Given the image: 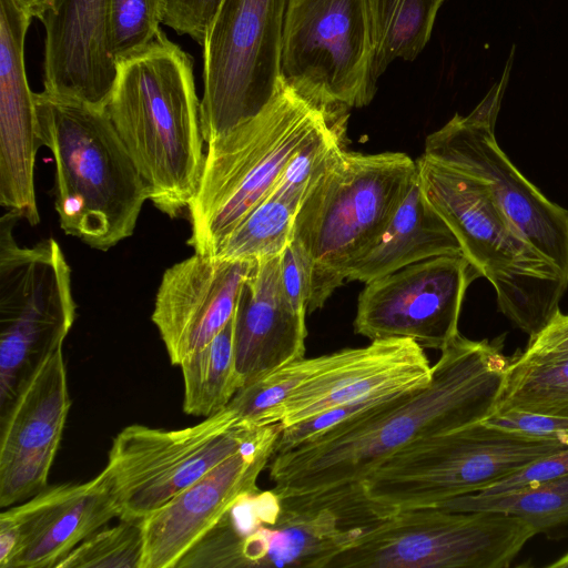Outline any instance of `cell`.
<instances>
[{
    "instance_id": "6da1fadb",
    "label": "cell",
    "mask_w": 568,
    "mask_h": 568,
    "mask_svg": "<svg viewBox=\"0 0 568 568\" xmlns=\"http://www.w3.org/2000/svg\"><path fill=\"white\" fill-rule=\"evenodd\" d=\"M440 352L425 385L275 454L267 466L272 490L281 498L344 497L408 445L491 416L513 359L503 343L459 334Z\"/></svg>"
},
{
    "instance_id": "7a4b0ae2",
    "label": "cell",
    "mask_w": 568,
    "mask_h": 568,
    "mask_svg": "<svg viewBox=\"0 0 568 568\" xmlns=\"http://www.w3.org/2000/svg\"><path fill=\"white\" fill-rule=\"evenodd\" d=\"M106 112L154 206L176 217L187 209L205 155L193 59L161 30L119 61Z\"/></svg>"
},
{
    "instance_id": "3957f363",
    "label": "cell",
    "mask_w": 568,
    "mask_h": 568,
    "mask_svg": "<svg viewBox=\"0 0 568 568\" xmlns=\"http://www.w3.org/2000/svg\"><path fill=\"white\" fill-rule=\"evenodd\" d=\"M349 108L320 89L281 75L253 118L207 143L187 211L194 253L220 242L271 192L290 160Z\"/></svg>"
},
{
    "instance_id": "277c9868",
    "label": "cell",
    "mask_w": 568,
    "mask_h": 568,
    "mask_svg": "<svg viewBox=\"0 0 568 568\" xmlns=\"http://www.w3.org/2000/svg\"><path fill=\"white\" fill-rule=\"evenodd\" d=\"M39 135L55 165L60 227L108 251L130 237L149 189L106 109L34 93Z\"/></svg>"
},
{
    "instance_id": "5b68a950",
    "label": "cell",
    "mask_w": 568,
    "mask_h": 568,
    "mask_svg": "<svg viewBox=\"0 0 568 568\" xmlns=\"http://www.w3.org/2000/svg\"><path fill=\"white\" fill-rule=\"evenodd\" d=\"M416 166L426 201L493 284L499 311L536 335L560 311L568 280L526 240L486 184L424 154Z\"/></svg>"
},
{
    "instance_id": "8992f818",
    "label": "cell",
    "mask_w": 568,
    "mask_h": 568,
    "mask_svg": "<svg viewBox=\"0 0 568 568\" xmlns=\"http://www.w3.org/2000/svg\"><path fill=\"white\" fill-rule=\"evenodd\" d=\"M416 173L405 153L344 149L313 183L293 234L312 266L307 314L323 307L344 283L346 266L382 235Z\"/></svg>"
},
{
    "instance_id": "52a82bcc",
    "label": "cell",
    "mask_w": 568,
    "mask_h": 568,
    "mask_svg": "<svg viewBox=\"0 0 568 568\" xmlns=\"http://www.w3.org/2000/svg\"><path fill=\"white\" fill-rule=\"evenodd\" d=\"M568 443L531 436L484 420L420 439L395 453L344 497L382 519L480 493Z\"/></svg>"
},
{
    "instance_id": "ba28073f",
    "label": "cell",
    "mask_w": 568,
    "mask_h": 568,
    "mask_svg": "<svg viewBox=\"0 0 568 568\" xmlns=\"http://www.w3.org/2000/svg\"><path fill=\"white\" fill-rule=\"evenodd\" d=\"M536 535L503 513L414 508L362 528L326 568H506Z\"/></svg>"
},
{
    "instance_id": "9c48e42d",
    "label": "cell",
    "mask_w": 568,
    "mask_h": 568,
    "mask_svg": "<svg viewBox=\"0 0 568 568\" xmlns=\"http://www.w3.org/2000/svg\"><path fill=\"white\" fill-rule=\"evenodd\" d=\"M7 211L0 221V408L11 403L39 362L63 344L75 318L71 268L48 237L20 246Z\"/></svg>"
},
{
    "instance_id": "30bf717a",
    "label": "cell",
    "mask_w": 568,
    "mask_h": 568,
    "mask_svg": "<svg viewBox=\"0 0 568 568\" xmlns=\"http://www.w3.org/2000/svg\"><path fill=\"white\" fill-rule=\"evenodd\" d=\"M261 427L240 422L227 406L180 429L124 427L113 438L101 471L114 496L119 519L142 520L162 508L240 450Z\"/></svg>"
},
{
    "instance_id": "8fae6325",
    "label": "cell",
    "mask_w": 568,
    "mask_h": 568,
    "mask_svg": "<svg viewBox=\"0 0 568 568\" xmlns=\"http://www.w3.org/2000/svg\"><path fill=\"white\" fill-rule=\"evenodd\" d=\"M287 1H221L202 45L206 143L253 118L273 97L282 75Z\"/></svg>"
},
{
    "instance_id": "7c38bea8",
    "label": "cell",
    "mask_w": 568,
    "mask_h": 568,
    "mask_svg": "<svg viewBox=\"0 0 568 568\" xmlns=\"http://www.w3.org/2000/svg\"><path fill=\"white\" fill-rule=\"evenodd\" d=\"M514 49L500 80L469 114H455L429 134L423 154L486 184L526 240L568 280V210L548 200L529 182L495 136Z\"/></svg>"
},
{
    "instance_id": "4fadbf2b",
    "label": "cell",
    "mask_w": 568,
    "mask_h": 568,
    "mask_svg": "<svg viewBox=\"0 0 568 568\" xmlns=\"http://www.w3.org/2000/svg\"><path fill=\"white\" fill-rule=\"evenodd\" d=\"M373 43L367 0H288L282 75L335 101L362 108L373 100Z\"/></svg>"
},
{
    "instance_id": "5bb4252c",
    "label": "cell",
    "mask_w": 568,
    "mask_h": 568,
    "mask_svg": "<svg viewBox=\"0 0 568 568\" xmlns=\"http://www.w3.org/2000/svg\"><path fill=\"white\" fill-rule=\"evenodd\" d=\"M481 277L464 254L440 255L366 283L358 295L354 332L371 341L408 338L442 351L460 333L469 284Z\"/></svg>"
},
{
    "instance_id": "9a60e30c",
    "label": "cell",
    "mask_w": 568,
    "mask_h": 568,
    "mask_svg": "<svg viewBox=\"0 0 568 568\" xmlns=\"http://www.w3.org/2000/svg\"><path fill=\"white\" fill-rule=\"evenodd\" d=\"M361 529L331 506L271 489L241 504L220 537L225 567L326 568Z\"/></svg>"
},
{
    "instance_id": "2e32d148",
    "label": "cell",
    "mask_w": 568,
    "mask_h": 568,
    "mask_svg": "<svg viewBox=\"0 0 568 568\" xmlns=\"http://www.w3.org/2000/svg\"><path fill=\"white\" fill-rule=\"evenodd\" d=\"M282 429L280 423L261 427L240 450L143 518L140 568L179 567L241 499L256 493Z\"/></svg>"
},
{
    "instance_id": "e0dca14e",
    "label": "cell",
    "mask_w": 568,
    "mask_h": 568,
    "mask_svg": "<svg viewBox=\"0 0 568 568\" xmlns=\"http://www.w3.org/2000/svg\"><path fill=\"white\" fill-rule=\"evenodd\" d=\"M71 407L63 344L51 349L1 412L0 506L47 487Z\"/></svg>"
},
{
    "instance_id": "ac0fdd59",
    "label": "cell",
    "mask_w": 568,
    "mask_h": 568,
    "mask_svg": "<svg viewBox=\"0 0 568 568\" xmlns=\"http://www.w3.org/2000/svg\"><path fill=\"white\" fill-rule=\"evenodd\" d=\"M119 509L102 473L85 483L44 487L0 515L1 568H57Z\"/></svg>"
},
{
    "instance_id": "d6986e66",
    "label": "cell",
    "mask_w": 568,
    "mask_h": 568,
    "mask_svg": "<svg viewBox=\"0 0 568 568\" xmlns=\"http://www.w3.org/2000/svg\"><path fill=\"white\" fill-rule=\"evenodd\" d=\"M432 365L424 348L408 338L327 354L325 364L303 382L264 420L283 428L376 392H406L425 385Z\"/></svg>"
},
{
    "instance_id": "ffe728a7",
    "label": "cell",
    "mask_w": 568,
    "mask_h": 568,
    "mask_svg": "<svg viewBox=\"0 0 568 568\" xmlns=\"http://www.w3.org/2000/svg\"><path fill=\"white\" fill-rule=\"evenodd\" d=\"M253 262L194 253L163 273L151 320L173 365L180 366L233 318Z\"/></svg>"
},
{
    "instance_id": "44dd1931",
    "label": "cell",
    "mask_w": 568,
    "mask_h": 568,
    "mask_svg": "<svg viewBox=\"0 0 568 568\" xmlns=\"http://www.w3.org/2000/svg\"><path fill=\"white\" fill-rule=\"evenodd\" d=\"M31 19L17 0H0V203L34 226L40 221L34 168L42 143L24 67Z\"/></svg>"
},
{
    "instance_id": "7402d4cb",
    "label": "cell",
    "mask_w": 568,
    "mask_h": 568,
    "mask_svg": "<svg viewBox=\"0 0 568 568\" xmlns=\"http://www.w3.org/2000/svg\"><path fill=\"white\" fill-rule=\"evenodd\" d=\"M44 26V92L106 109L119 61L110 37L109 0H54Z\"/></svg>"
},
{
    "instance_id": "603a6c76",
    "label": "cell",
    "mask_w": 568,
    "mask_h": 568,
    "mask_svg": "<svg viewBox=\"0 0 568 568\" xmlns=\"http://www.w3.org/2000/svg\"><path fill=\"white\" fill-rule=\"evenodd\" d=\"M281 255L254 261L234 313V353L242 387L305 357L306 316L285 296Z\"/></svg>"
},
{
    "instance_id": "cb8c5ba5",
    "label": "cell",
    "mask_w": 568,
    "mask_h": 568,
    "mask_svg": "<svg viewBox=\"0 0 568 568\" xmlns=\"http://www.w3.org/2000/svg\"><path fill=\"white\" fill-rule=\"evenodd\" d=\"M460 253L454 233L426 201L416 173L385 231L346 266L344 278L368 283L419 261Z\"/></svg>"
},
{
    "instance_id": "d4e9b609",
    "label": "cell",
    "mask_w": 568,
    "mask_h": 568,
    "mask_svg": "<svg viewBox=\"0 0 568 568\" xmlns=\"http://www.w3.org/2000/svg\"><path fill=\"white\" fill-rule=\"evenodd\" d=\"M505 412L568 417V353L513 356L494 414Z\"/></svg>"
},
{
    "instance_id": "484cf974",
    "label": "cell",
    "mask_w": 568,
    "mask_h": 568,
    "mask_svg": "<svg viewBox=\"0 0 568 568\" xmlns=\"http://www.w3.org/2000/svg\"><path fill=\"white\" fill-rule=\"evenodd\" d=\"M444 1L367 0L376 82L395 59L413 61L423 51Z\"/></svg>"
},
{
    "instance_id": "4316f807",
    "label": "cell",
    "mask_w": 568,
    "mask_h": 568,
    "mask_svg": "<svg viewBox=\"0 0 568 568\" xmlns=\"http://www.w3.org/2000/svg\"><path fill=\"white\" fill-rule=\"evenodd\" d=\"M183 410L209 417L225 408L242 388L234 353V316L205 346L180 364Z\"/></svg>"
},
{
    "instance_id": "83f0119b",
    "label": "cell",
    "mask_w": 568,
    "mask_h": 568,
    "mask_svg": "<svg viewBox=\"0 0 568 568\" xmlns=\"http://www.w3.org/2000/svg\"><path fill=\"white\" fill-rule=\"evenodd\" d=\"M437 507L454 511H495L517 517L537 534L568 524V478L497 495L470 494Z\"/></svg>"
},
{
    "instance_id": "f1b7e54d",
    "label": "cell",
    "mask_w": 568,
    "mask_h": 568,
    "mask_svg": "<svg viewBox=\"0 0 568 568\" xmlns=\"http://www.w3.org/2000/svg\"><path fill=\"white\" fill-rule=\"evenodd\" d=\"M298 209L266 196L220 242L212 256L253 262L281 255L293 239Z\"/></svg>"
},
{
    "instance_id": "f546056e",
    "label": "cell",
    "mask_w": 568,
    "mask_h": 568,
    "mask_svg": "<svg viewBox=\"0 0 568 568\" xmlns=\"http://www.w3.org/2000/svg\"><path fill=\"white\" fill-rule=\"evenodd\" d=\"M348 118L349 111L308 141L286 164L268 195L300 207L313 183L346 149Z\"/></svg>"
},
{
    "instance_id": "4dcf8cb0",
    "label": "cell",
    "mask_w": 568,
    "mask_h": 568,
    "mask_svg": "<svg viewBox=\"0 0 568 568\" xmlns=\"http://www.w3.org/2000/svg\"><path fill=\"white\" fill-rule=\"evenodd\" d=\"M327 354L300 358L243 386L229 403L242 423L265 426V418L326 362Z\"/></svg>"
},
{
    "instance_id": "1f68e13d",
    "label": "cell",
    "mask_w": 568,
    "mask_h": 568,
    "mask_svg": "<svg viewBox=\"0 0 568 568\" xmlns=\"http://www.w3.org/2000/svg\"><path fill=\"white\" fill-rule=\"evenodd\" d=\"M142 551L141 520L120 519L82 541L57 568H140Z\"/></svg>"
},
{
    "instance_id": "d6a6232c",
    "label": "cell",
    "mask_w": 568,
    "mask_h": 568,
    "mask_svg": "<svg viewBox=\"0 0 568 568\" xmlns=\"http://www.w3.org/2000/svg\"><path fill=\"white\" fill-rule=\"evenodd\" d=\"M165 0H109L111 47L118 61L148 47L162 30Z\"/></svg>"
},
{
    "instance_id": "836d02e7",
    "label": "cell",
    "mask_w": 568,
    "mask_h": 568,
    "mask_svg": "<svg viewBox=\"0 0 568 568\" xmlns=\"http://www.w3.org/2000/svg\"><path fill=\"white\" fill-rule=\"evenodd\" d=\"M566 478H568V447L531 462L519 471L487 487L479 494H504Z\"/></svg>"
},
{
    "instance_id": "e575fe53",
    "label": "cell",
    "mask_w": 568,
    "mask_h": 568,
    "mask_svg": "<svg viewBox=\"0 0 568 568\" xmlns=\"http://www.w3.org/2000/svg\"><path fill=\"white\" fill-rule=\"evenodd\" d=\"M222 0H165L163 23L203 45Z\"/></svg>"
},
{
    "instance_id": "d590c367",
    "label": "cell",
    "mask_w": 568,
    "mask_h": 568,
    "mask_svg": "<svg viewBox=\"0 0 568 568\" xmlns=\"http://www.w3.org/2000/svg\"><path fill=\"white\" fill-rule=\"evenodd\" d=\"M281 282L286 298L301 315H307L312 266L300 244L292 239L281 254Z\"/></svg>"
},
{
    "instance_id": "8d00e7d4",
    "label": "cell",
    "mask_w": 568,
    "mask_h": 568,
    "mask_svg": "<svg viewBox=\"0 0 568 568\" xmlns=\"http://www.w3.org/2000/svg\"><path fill=\"white\" fill-rule=\"evenodd\" d=\"M484 422L495 427L568 443V417H549L520 412H505L493 414Z\"/></svg>"
},
{
    "instance_id": "74e56055",
    "label": "cell",
    "mask_w": 568,
    "mask_h": 568,
    "mask_svg": "<svg viewBox=\"0 0 568 568\" xmlns=\"http://www.w3.org/2000/svg\"><path fill=\"white\" fill-rule=\"evenodd\" d=\"M531 354L568 353V314L560 311L536 335L529 338L526 351Z\"/></svg>"
},
{
    "instance_id": "f35d334b",
    "label": "cell",
    "mask_w": 568,
    "mask_h": 568,
    "mask_svg": "<svg viewBox=\"0 0 568 568\" xmlns=\"http://www.w3.org/2000/svg\"><path fill=\"white\" fill-rule=\"evenodd\" d=\"M18 3L30 14L39 19L41 14L53 3L54 0H17Z\"/></svg>"
},
{
    "instance_id": "ab89813d",
    "label": "cell",
    "mask_w": 568,
    "mask_h": 568,
    "mask_svg": "<svg viewBox=\"0 0 568 568\" xmlns=\"http://www.w3.org/2000/svg\"><path fill=\"white\" fill-rule=\"evenodd\" d=\"M548 567L552 568H568V552L549 564Z\"/></svg>"
}]
</instances>
